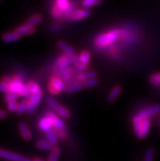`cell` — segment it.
Instances as JSON below:
<instances>
[{
    "instance_id": "cell-14",
    "label": "cell",
    "mask_w": 160,
    "mask_h": 161,
    "mask_svg": "<svg viewBox=\"0 0 160 161\" xmlns=\"http://www.w3.org/2000/svg\"><path fill=\"white\" fill-rule=\"evenodd\" d=\"M20 39V35L16 31L7 32L2 35V39L4 43H13L16 42Z\"/></svg>"
},
{
    "instance_id": "cell-8",
    "label": "cell",
    "mask_w": 160,
    "mask_h": 161,
    "mask_svg": "<svg viewBox=\"0 0 160 161\" xmlns=\"http://www.w3.org/2000/svg\"><path fill=\"white\" fill-rule=\"evenodd\" d=\"M46 116L50 118L52 123V126L55 129H65V123L63 122V120L61 118H59L57 114L53 113L52 111H47L46 114Z\"/></svg>"
},
{
    "instance_id": "cell-30",
    "label": "cell",
    "mask_w": 160,
    "mask_h": 161,
    "mask_svg": "<svg viewBox=\"0 0 160 161\" xmlns=\"http://www.w3.org/2000/svg\"><path fill=\"white\" fill-rule=\"evenodd\" d=\"M63 14H64V12L57 6V4L55 3L54 5H53L52 8V16L55 19H58L60 18Z\"/></svg>"
},
{
    "instance_id": "cell-22",
    "label": "cell",
    "mask_w": 160,
    "mask_h": 161,
    "mask_svg": "<svg viewBox=\"0 0 160 161\" xmlns=\"http://www.w3.org/2000/svg\"><path fill=\"white\" fill-rule=\"evenodd\" d=\"M43 20V16L40 14H35L32 16L30 18L27 20L26 22L25 23L27 25H30V26H35L37 24H39Z\"/></svg>"
},
{
    "instance_id": "cell-42",
    "label": "cell",
    "mask_w": 160,
    "mask_h": 161,
    "mask_svg": "<svg viewBox=\"0 0 160 161\" xmlns=\"http://www.w3.org/2000/svg\"><path fill=\"white\" fill-rule=\"evenodd\" d=\"M34 160H35V161H45V160H43V159H39V158H35Z\"/></svg>"
},
{
    "instance_id": "cell-12",
    "label": "cell",
    "mask_w": 160,
    "mask_h": 161,
    "mask_svg": "<svg viewBox=\"0 0 160 161\" xmlns=\"http://www.w3.org/2000/svg\"><path fill=\"white\" fill-rule=\"evenodd\" d=\"M50 84L55 86L60 92H65V91H67L66 84H65L64 80H61L59 76H53L51 79V80H50Z\"/></svg>"
},
{
    "instance_id": "cell-20",
    "label": "cell",
    "mask_w": 160,
    "mask_h": 161,
    "mask_svg": "<svg viewBox=\"0 0 160 161\" xmlns=\"http://www.w3.org/2000/svg\"><path fill=\"white\" fill-rule=\"evenodd\" d=\"M57 44V47L61 49V50H62L65 54H74L75 53L74 48L71 47V46H69L68 43H66L64 41H58Z\"/></svg>"
},
{
    "instance_id": "cell-25",
    "label": "cell",
    "mask_w": 160,
    "mask_h": 161,
    "mask_svg": "<svg viewBox=\"0 0 160 161\" xmlns=\"http://www.w3.org/2000/svg\"><path fill=\"white\" fill-rule=\"evenodd\" d=\"M27 88H28L29 91L30 92V94H36V93H39V92H42V90H41L40 87H39L36 83L33 81H30L28 82V84H26Z\"/></svg>"
},
{
    "instance_id": "cell-28",
    "label": "cell",
    "mask_w": 160,
    "mask_h": 161,
    "mask_svg": "<svg viewBox=\"0 0 160 161\" xmlns=\"http://www.w3.org/2000/svg\"><path fill=\"white\" fill-rule=\"evenodd\" d=\"M99 84V80L97 78H91V79H88L84 81H83V84L84 88H92L95 87Z\"/></svg>"
},
{
    "instance_id": "cell-1",
    "label": "cell",
    "mask_w": 160,
    "mask_h": 161,
    "mask_svg": "<svg viewBox=\"0 0 160 161\" xmlns=\"http://www.w3.org/2000/svg\"><path fill=\"white\" fill-rule=\"evenodd\" d=\"M132 126L136 137L144 139L148 135L151 123L150 118H141L136 114L132 118Z\"/></svg>"
},
{
    "instance_id": "cell-6",
    "label": "cell",
    "mask_w": 160,
    "mask_h": 161,
    "mask_svg": "<svg viewBox=\"0 0 160 161\" xmlns=\"http://www.w3.org/2000/svg\"><path fill=\"white\" fill-rule=\"evenodd\" d=\"M42 97H43V92H39V93L32 94L28 100V110H27L28 114H32L35 111L37 106H39Z\"/></svg>"
},
{
    "instance_id": "cell-33",
    "label": "cell",
    "mask_w": 160,
    "mask_h": 161,
    "mask_svg": "<svg viewBox=\"0 0 160 161\" xmlns=\"http://www.w3.org/2000/svg\"><path fill=\"white\" fill-rule=\"evenodd\" d=\"M100 3H101V0H83L82 1V6L83 7V8H89Z\"/></svg>"
},
{
    "instance_id": "cell-34",
    "label": "cell",
    "mask_w": 160,
    "mask_h": 161,
    "mask_svg": "<svg viewBox=\"0 0 160 161\" xmlns=\"http://www.w3.org/2000/svg\"><path fill=\"white\" fill-rule=\"evenodd\" d=\"M18 96L19 95L16 93V92L10 91V92H8L6 93V96L4 97V101H5V102H7V103H9V102H11L16 101V99L17 98Z\"/></svg>"
},
{
    "instance_id": "cell-23",
    "label": "cell",
    "mask_w": 160,
    "mask_h": 161,
    "mask_svg": "<svg viewBox=\"0 0 160 161\" xmlns=\"http://www.w3.org/2000/svg\"><path fill=\"white\" fill-rule=\"evenodd\" d=\"M46 136H47V138L50 142L52 144L53 146H57V142H58V137H57V133L54 131V129H50L49 131L46 132Z\"/></svg>"
},
{
    "instance_id": "cell-19",
    "label": "cell",
    "mask_w": 160,
    "mask_h": 161,
    "mask_svg": "<svg viewBox=\"0 0 160 161\" xmlns=\"http://www.w3.org/2000/svg\"><path fill=\"white\" fill-rule=\"evenodd\" d=\"M57 73V75H58L59 77L61 78V80H64V81L72 77L74 75L72 68H69V67L65 68V69H60Z\"/></svg>"
},
{
    "instance_id": "cell-3",
    "label": "cell",
    "mask_w": 160,
    "mask_h": 161,
    "mask_svg": "<svg viewBox=\"0 0 160 161\" xmlns=\"http://www.w3.org/2000/svg\"><path fill=\"white\" fill-rule=\"evenodd\" d=\"M46 102L47 104L55 112L57 113L58 115L61 117L63 119H69L70 117V113L68 110V109H66L65 107L62 106L61 105H60L59 103H57V102L55 99H53L51 97H48L46 98Z\"/></svg>"
},
{
    "instance_id": "cell-38",
    "label": "cell",
    "mask_w": 160,
    "mask_h": 161,
    "mask_svg": "<svg viewBox=\"0 0 160 161\" xmlns=\"http://www.w3.org/2000/svg\"><path fill=\"white\" fill-rule=\"evenodd\" d=\"M69 56V58L70 60L71 64H74V65H77L80 62V60H79V57H78L76 54H67Z\"/></svg>"
},
{
    "instance_id": "cell-26",
    "label": "cell",
    "mask_w": 160,
    "mask_h": 161,
    "mask_svg": "<svg viewBox=\"0 0 160 161\" xmlns=\"http://www.w3.org/2000/svg\"><path fill=\"white\" fill-rule=\"evenodd\" d=\"M60 154H61V151H60V148L57 146H55L51 151V153L48 157V160L47 161H57L59 159V156H60Z\"/></svg>"
},
{
    "instance_id": "cell-41",
    "label": "cell",
    "mask_w": 160,
    "mask_h": 161,
    "mask_svg": "<svg viewBox=\"0 0 160 161\" xmlns=\"http://www.w3.org/2000/svg\"><path fill=\"white\" fill-rule=\"evenodd\" d=\"M7 117V112L4 111V110H0V118L1 119H5Z\"/></svg>"
},
{
    "instance_id": "cell-24",
    "label": "cell",
    "mask_w": 160,
    "mask_h": 161,
    "mask_svg": "<svg viewBox=\"0 0 160 161\" xmlns=\"http://www.w3.org/2000/svg\"><path fill=\"white\" fill-rule=\"evenodd\" d=\"M83 88H84L83 82H78V83H75V84L68 86L66 92H69V93H74V92H77L80 91V90H82Z\"/></svg>"
},
{
    "instance_id": "cell-31",
    "label": "cell",
    "mask_w": 160,
    "mask_h": 161,
    "mask_svg": "<svg viewBox=\"0 0 160 161\" xmlns=\"http://www.w3.org/2000/svg\"><path fill=\"white\" fill-rule=\"evenodd\" d=\"M79 60H80V62L82 63L87 64L91 60V55L90 53L87 51V50H84V51L82 52L80 54H79Z\"/></svg>"
},
{
    "instance_id": "cell-35",
    "label": "cell",
    "mask_w": 160,
    "mask_h": 161,
    "mask_svg": "<svg viewBox=\"0 0 160 161\" xmlns=\"http://www.w3.org/2000/svg\"><path fill=\"white\" fill-rule=\"evenodd\" d=\"M150 82L153 85L158 86L160 85V73H156L150 76Z\"/></svg>"
},
{
    "instance_id": "cell-27",
    "label": "cell",
    "mask_w": 160,
    "mask_h": 161,
    "mask_svg": "<svg viewBox=\"0 0 160 161\" xmlns=\"http://www.w3.org/2000/svg\"><path fill=\"white\" fill-rule=\"evenodd\" d=\"M27 110H28V101L25 100L19 103L16 112L17 114H22L23 113L27 112Z\"/></svg>"
},
{
    "instance_id": "cell-13",
    "label": "cell",
    "mask_w": 160,
    "mask_h": 161,
    "mask_svg": "<svg viewBox=\"0 0 160 161\" xmlns=\"http://www.w3.org/2000/svg\"><path fill=\"white\" fill-rule=\"evenodd\" d=\"M15 31L18 33L20 36H24V35H30L35 33L36 29L35 26H30V25H27L24 24L23 25H20L18 28H16Z\"/></svg>"
},
{
    "instance_id": "cell-29",
    "label": "cell",
    "mask_w": 160,
    "mask_h": 161,
    "mask_svg": "<svg viewBox=\"0 0 160 161\" xmlns=\"http://www.w3.org/2000/svg\"><path fill=\"white\" fill-rule=\"evenodd\" d=\"M55 3L57 4V6L61 8L64 12L70 7V3H69V0H56Z\"/></svg>"
},
{
    "instance_id": "cell-39",
    "label": "cell",
    "mask_w": 160,
    "mask_h": 161,
    "mask_svg": "<svg viewBox=\"0 0 160 161\" xmlns=\"http://www.w3.org/2000/svg\"><path fill=\"white\" fill-rule=\"evenodd\" d=\"M54 131L57 133L58 138L65 139L66 137V133H65V129H54Z\"/></svg>"
},
{
    "instance_id": "cell-4",
    "label": "cell",
    "mask_w": 160,
    "mask_h": 161,
    "mask_svg": "<svg viewBox=\"0 0 160 161\" xmlns=\"http://www.w3.org/2000/svg\"><path fill=\"white\" fill-rule=\"evenodd\" d=\"M118 37H119L118 31H109L107 33H104V34L100 35L96 39V43L99 46H107L117 40Z\"/></svg>"
},
{
    "instance_id": "cell-21",
    "label": "cell",
    "mask_w": 160,
    "mask_h": 161,
    "mask_svg": "<svg viewBox=\"0 0 160 161\" xmlns=\"http://www.w3.org/2000/svg\"><path fill=\"white\" fill-rule=\"evenodd\" d=\"M35 147L38 149L40 150H52L54 147V146L48 140H44V139H40L39 141H37L35 143Z\"/></svg>"
},
{
    "instance_id": "cell-16",
    "label": "cell",
    "mask_w": 160,
    "mask_h": 161,
    "mask_svg": "<svg viewBox=\"0 0 160 161\" xmlns=\"http://www.w3.org/2000/svg\"><path fill=\"white\" fill-rule=\"evenodd\" d=\"M76 78L79 82H83L88 79L96 78L97 76V73L95 70H88V71H83L76 75Z\"/></svg>"
},
{
    "instance_id": "cell-17",
    "label": "cell",
    "mask_w": 160,
    "mask_h": 161,
    "mask_svg": "<svg viewBox=\"0 0 160 161\" xmlns=\"http://www.w3.org/2000/svg\"><path fill=\"white\" fill-rule=\"evenodd\" d=\"M121 91L122 88L120 86H114V87L111 89V91H110V92L109 93V95H108L107 102H109V103H112V102H114V101L116 100V98L119 96V94L121 93Z\"/></svg>"
},
{
    "instance_id": "cell-10",
    "label": "cell",
    "mask_w": 160,
    "mask_h": 161,
    "mask_svg": "<svg viewBox=\"0 0 160 161\" xmlns=\"http://www.w3.org/2000/svg\"><path fill=\"white\" fill-rule=\"evenodd\" d=\"M19 130H20V135L25 141H30L32 138V133L30 132V129L28 127V125L24 122H21L18 125Z\"/></svg>"
},
{
    "instance_id": "cell-32",
    "label": "cell",
    "mask_w": 160,
    "mask_h": 161,
    "mask_svg": "<svg viewBox=\"0 0 160 161\" xmlns=\"http://www.w3.org/2000/svg\"><path fill=\"white\" fill-rule=\"evenodd\" d=\"M87 68V64L82 63V62H79L77 65H74L73 68H72V70H73L74 74H79L80 72L85 71V69Z\"/></svg>"
},
{
    "instance_id": "cell-15",
    "label": "cell",
    "mask_w": 160,
    "mask_h": 161,
    "mask_svg": "<svg viewBox=\"0 0 160 161\" xmlns=\"http://www.w3.org/2000/svg\"><path fill=\"white\" fill-rule=\"evenodd\" d=\"M39 127L41 131H43L44 133L49 131L50 129H52V120L50 119V118H48L47 116H45L43 118H42L40 119L39 123Z\"/></svg>"
},
{
    "instance_id": "cell-37",
    "label": "cell",
    "mask_w": 160,
    "mask_h": 161,
    "mask_svg": "<svg viewBox=\"0 0 160 161\" xmlns=\"http://www.w3.org/2000/svg\"><path fill=\"white\" fill-rule=\"evenodd\" d=\"M19 103L16 101H13V102H11L9 103H8V106H7V108L9 111L12 112V111H16L17 107H18Z\"/></svg>"
},
{
    "instance_id": "cell-40",
    "label": "cell",
    "mask_w": 160,
    "mask_h": 161,
    "mask_svg": "<svg viewBox=\"0 0 160 161\" xmlns=\"http://www.w3.org/2000/svg\"><path fill=\"white\" fill-rule=\"evenodd\" d=\"M48 89H49V92H51V93H52L53 95H57V94H59L60 92H61L57 88H56V87H55V86H53L52 84H50V83H49L48 84Z\"/></svg>"
},
{
    "instance_id": "cell-2",
    "label": "cell",
    "mask_w": 160,
    "mask_h": 161,
    "mask_svg": "<svg viewBox=\"0 0 160 161\" xmlns=\"http://www.w3.org/2000/svg\"><path fill=\"white\" fill-rule=\"evenodd\" d=\"M10 91L15 92L22 97H30L31 94L26 85H25L22 80L19 77H14L12 79L10 84Z\"/></svg>"
},
{
    "instance_id": "cell-7",
    "label": "cell",
    "mask_w": 160,
    "mask_h": 161,
    "mask_svg": "<svg viewBox=\"0 0 160 161\" xmlns=\"http://www.w3.org/2000/svg\"><path fill=\"white\" fill-rule=\"evenodd\" d=\"M91 14V12L89 8H83V9H79V10H75L72 13L69 19L72 21H78V20H81L83 19L87 18V16H89Z\"/></svg>"
},
{
    "instance_id": "cell-36",
    "label": "cell",
    "mask_w": 160,
    "mask_h": 161,
    "mask_svg": "<svg viewBox=\"0 0 160 161\" xmlns=\"http://www.w3.org/2000/svg\"><path fill=\"white\" fill-rule=\"evenodd\" d=\"M154 150L152 148H149L145 154L144 161H153L154 159Z\"/></svg>"
},
{
    "instance_id": "cell-18",
    "label": "cell",
    "mask_w": 160,
    "mask_h": 161,
    "mask_svg": "<svg viewBox=\"0 0 160 161\" xmlns=\"http://www.w3.org/2000/svg\"><path fill=\"white\" fill-rule=\"evenodd\" d=\"M12 81V79L8 76H3L2 78L1 83H0V90L3 93L10 92V84Z\"/></svg>"
},
{
    "instance_id": "cell-11",
    "label": "cell",
    "mask_w": 160,
    "mask_h": 161,
    "mask_svg": "<svg viewBox=\"0 0 160 161\" xmlns=\"http://www.w3.org/2000/svg\"><path fill=\"white\" fill-rule=\"evenodd\" d=\"M69 64H71V62L69 58V56L65 53L64 55H61L57 59V63H56V67L57 68V70L56 72L58 71L60 69H65V68L69 67Z\"/></svg>"
},
{
    "instance_id": "cell-5",
    "label": "cell",
    "mask_w": 160,
    "mask_h": 161,
    "mask_svg": "<svg viewBox=\"0 0 160 161\" xmlns=\"http://www.w3.org/2000/svg\"><path fill=\"white\" fill-rule=\"evenodd\" d=\"M0 156L3 159H8V160L10 161H35L29 159V158L22 156V155H18V154L13 153V152H11V151H5L3 149H1V151H0Z\"/></svg>"
},
{
    "instance_id": "cell-9",
    "label": "cell",
    "mask_w": 160,
    "mask_h": 161,
    "mask_svg": "<svg viewBox=\"0 0 160 161\" xmlns=\"http://www.w3.org/2000/svg\"><path fill=\"white\" fill-rule=\"evenodd\" d=\"M160 111V105H154L151 107H149L147 109L141 110L138 113L137 115L140 116L141 118H150V116H152L154 114H157Z\"/></svg>"
}]
</instances>
